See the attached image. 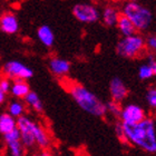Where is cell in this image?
<instances>
[{
	"instance_id": "cell-1",
	"label": "cell",
	"mask_w": 156,
	"mask_h": 156,
	"mask_svg": "<svg viewBox=\"0 0 156 156\" xmlns=\"http://www.w3.org/2000/svg\"><path fill=\"white\" fill-rule=\"evenodd\" d=\"M127 144L146 153H156V122L153 117H145L136 124H123Z\"/></svg>"
},
{
	"instance_id": "cell-2",
	"label": "cell",
	"mask_w": 156,
	"mask_h": 156,
	"mask_svg": "<svg viewBox=\"0 0 156 156\" xmlns=\"http://www.w3.org/2000/svg\"><path fill=\"white\" fill-rule=\"evenodd\" d=\"M69 94L78 107L85 113L95 117H104L106 113V104L97 95L89 90L84 85L74 83L69 86Z\"/></svg>"
},
{
	"instance_id": "cell-3",
	"label": "cell",
	"mask_w": 156,
	"mask_h": 156,
	"mask_svg": "<svg viewBox=\"0 0 156 156\" xmlns=\"http://www.w3.org/2000/svg\"><path fill=\"white\" fill-rule=\"evenodd\" d=\"M122 15L133 23L137 31H146L153 23V12L150 8L135 1H128L122 8Z\"/></svg>"
},
{
	"instance_id": "cell-4",
	"label": "cell",
	"mask_w": 156,
	"mask_h": 156,
	"mask_svg": "<svg viewBox=\"0 0 156 156\" xmlns=\"http://www.w3.org/2000/svg\"><path fill=\"white\" fill-rule=\"evenodd\" d=\"M146 49L145 38L140 35L134 34L132 36L123 37L116 45L117 55L127 59L140 57Z\"/></svg>"
},
{
	"instance_id": "cell-5",
	"label": "cell",
	"mask_w": 156,
	"mask_h": 156,
	"mask_svg": "<svg viewBox=\"0 0 156 156\" xmlns=\"http://www.w3.org/2000/svg\"><path fill=\"white\" fill-rule=\"evenodd\" d=\"M2 73L10 79H30L34 77V69L20 60H8L2 65Z\"/></svg>"
},
{
	"instance_id": "cell-6",
	"label": "cell",
	"mask_w": 156,
	"mask_h": 156,
	"mask_svg": "<svg viewBox=\"0 0 156 156\" xmlns=\"http://www.w3.org/2000/svg\"><path fill=\"white\" fill-rule=\"evenodd\" d=\"M73 15L81 23H95L101 19L97 7L90 3H77L73 8Z\"/></svg>"
},
{
	"instance_id": "cell-7",
	"label": "cell",
	"mask_w": 156,
	"mask_h": 156,
	"mask_svg": "<svg viewBox=\"0 0 156 156\" xmlns=\"http://www.w3.org/2000/svg\"><path fill=\"white\" fill-rule=\"evenodd\" d=\"M145 117H146V113L142 106L130 103V104H127L124 107H122L118 118L123 124L130 125V124L140 123Z\"/></svg>"
},
{
	"instance_id": "cell-8",
	"label": "cell",
	"mask_w": 156,
	"mask_h": 156,
	"mask_svg": "<svg viewBox=\"0 0 156 156\" xmlns=\"http://www.w3.org/2000/svg\"><path fill=\"white\" fill-rule=\"evenodd\" d=\"M33 119L27 115H23L17 118V128L20 132V142L26 148H31L36 145L35 138L33 136V133L30 130V124Z\"/></svg>"
},
{
	"instance_id": "cell-9",
	"label": "cell",
	"mask_w": 156,
	"mask_h": 156,
	"mask_svg": "<svg viewBox=\"0 0 156 156\" xmlns=\"http://www.w3.org/2000/svg\"><path fill=\"white\" fill-rule=\"evenodd\" d=\"M48 69L55 77H65L72 69V64L69 60L62 57H52L48 62Z\"/></svg>"
},
{
	"instance_id": "cell-10",
	"label": "cell",
	"mask_w": 156,
	"mask_h": 156,
	"mask_svg": "<svg viewBox=\"0 0 156 156\" xmlns=\"http://www.w3.org/2000/svg\"><path fill=\"white\" fill-rule=\"evenodd\" d=\"M19 29V20L15 13L3 12L0 16V31L6 35H16Z\"/></svg>"
},
{
	"instance_id": "cell-11",
	"label": "cell",
	"mask_w": 156,
	"mask_h": 156,
	"mask_svg": "<svg viewBox=\"0 0 156 156\" xmlns=\"http://www.w3.org/2000/svg\"><path fill=\"white\" fill-rule=\"evenodd\" d=\"M109 95L112 101L122 103L128 96V88L120 78L114 77L109 83Z\"/></svg>"
},
{
	"instance_id": "cell-12",
	"label": "cell",
	"mask_w": 156,
	"mask_h": 156,
	"mask_svg": "<svg viewBox=\"0 0 156 156\" xmlns=\"http://www.w3.org/2000/svg\"><path fill=\"white\" fill-rule=\"evenodd\" d=\"M30 130L33 133V136L35 138V142H36L37 145L41 150H47L51 140H50V137L47 134V132L44 129V127H41L38 123L33 120L30 124Z\"/></svg>"
},
{
	"instance_id": "cell-13",
	"label": "cell",
	"mask_w": 156,
	"mask_h": 156,
	"mask_svg": "<svg viewBox=\"0 0 156 156\" xmlns=\"http://www.w3.org/2000/svg\"><path fill=\"white\" fill-rule=\"evenodd\" d=\"M37 38L46 48H51L55 44V34L48 25H41L37 29Z\"/></svg>"
},
{
	"instance_id": "cell-14",
	"label": "cell",
	"mask_w": 156,
	"mask_h": 156,
	"mask_svg": "<svg viewBox=\"0 0 156 156\" xmlns=\"http://www.w3.org/2000/svg\"><path fill=\"white\" fill-rule=\"evenodd\" d=\"M30 90H31L30 86L26 80H23V79H13V81L11 83L9 93L11 94V96H13L17 99H23V97Z\"/></svg>"
},
{
	"instance_id": "cell-15",
	"label": "cell",
	"mask_w": 156,
	"mask_h": 156,
	"mask_svg": "<svg viewBox=\"0 0 156 156\" xmlns=\"http://www.w3.org/2000/svg\"><path fill=\"white\" fill-rule=\"evenodd\" d=\"M119 16H120L119 11H118L115 7H112V6L105 7L104 10H103L101 13V21H103V23H104L105 26H107V27L116 26Z\"/></svg>"
},
{
	"instance_id": "cell-16",
	"label": "cell",
	"mask_w": 156,
	"mask_h": 156,
	"mask_svg": "<svg viewBox=\"0 0 156 156\" xmlns=\"http://www.w3.org/2000/svg\"><path fill=\"white\" fill-rule=\"evenodd\" d=\"M116 26L118 28V30H119L120 35L123 37L132 36V35L137 33V30L135 28V26L133 25V23L127 17L124 16V15H120L119 16Z\"/></svg>"
},
{
	"instance_id": "cell-17",
	"label": "cell",
	"mask_w": 156,
	"mask_h": 156,
	"mask_svg": "<svg viewBox=\"0 0 156 156\" xmlns=\"http://www.w3.org/2000/svg\"><path fill=\"white\" fill-rule=\"evenodd\" d=\"M17 127V118L12 117L7 112L0 114V134L5 135V134L9 133L12 129Z\"/></svg>"
},
{
	"instance_id": "cell-18",
	"label": "cell",
	"mask_w": 156,
	"mask_h": 156,
	"mask_svg": "<svg viewBox=\"0 0 156 156\" xmlns=\"http://www.w3.org/2000/svg\"><path fill=\"white\" fill-rule=\"evenodd\" d=\"M23 103L26 104V106L30 107L33 111L37 112V113H41L44 111V104H42L41 99H40V97L38 96L36 91L30 90L23 97Z\"/></svg>"
},
{
	"instance_id": "cell-19",
	"label": "cell",
	"mask_w": 156,
	"mask_h": 156,
	"mask_svg": "<svg viewBox=\"0 0 156 156\" xmlns=\"http://www.w3.org/2000/svg\"><path fill=\"white\" fill-rule=\"evenodd\" d=\"M25 112H26V104L21 99H17V98L10 101L7 107V113L15 118L25 115Z\"/></svg>"
},
{
	"instance_id": "cell-20",
	"label": "cell",
	"mask_w": 156,
	"mask_h": 156,
	"mask_svg": "<svg viewBox=\"0 0 156 156\" xmlns=\"http://www.w3.org/2000/svg\"><path fill=\"white\" fill-rule=\"evenodd\" d=\"M8 151H9L10 156H23L25 155V147L21 144L20 140L16 142H11V143L7 144Z\"/></svg>"
},
{
	"instance_id": "cell-21",
	"label": "cell",
	"mask_w": 156,
	"mask_h": 156,
	"mask_svg": "<svg viewBox=\"0 0 156 156\" xmlns=\"http://www.w3.org/2000/svg\"><path fill=\"white\" fill-rule=\"evenodd\" d=\"M153 76H154L153 70H152V68H151L150 65L147 62L140 65L138 67V78H140V80H148Z\"/></svg>"
},
{
	"instance_id": "cell-22",
	"label": "cell",
	"mask_w": 156,
	"mask_h": 156,
	"mask_svg": "<svg viewBox=\"0 0 156 156\" xmlns=\"http://www.w3.org/2000/svg\"><path fill=\"white\" fill-rule=\"evenodd\" d=\"M145 99L150 108L156 111V87H151L147 89L145 94Z\"/></svg>"
},
{
	"instance_id": "cell-23",
	"label": "cell",
	"mask_w": 156,
	"mask_h": 156,
	"mask_svg": "<svg viewBox=\"0 0 156 156\" xmlns=\"http://www.w3.org/2000/svg\"><path fill=\"white\" fill-rule=\"evenodd\" d=\"M120 111H122V106H120V103H117V101H111L106 103V113L113 115L115 117H118L120 114Z\"/></svg>"
},
{
	"instance_id": "cell-24",
	"label": "cell",
	"mask_w": 156,
	"mask_h": 156,
	"mask_svg": "<svg viewBox=\"0 0 156 156\" xmlns=\"http://www.w3.org/2000/svg\"><path fill=\"white\" fill-rule=\"evenodd\" d=\"M2 137H3V140H5V143L6 144L11 143V142H16V140H20V132L16 127V128L12 129L11 132L2 135Z\"/></svg>"
},
{
	"instance_id": "cell-25",
	"label": "cell",
	"mask_w": 156,
	"mask_h": 156,
	"mask_svg": "<svg viewBox=\"0 0 156 156\" xmlns=\"http://www.w3.org/2000/svg\"><path fill=\"white\" fill-rule=\"evenodd\" d=\"M115 133H116V136L118 137V140H119L122 143H126L125 133H124V127H123V123H122V122L115 124Z\"/></svg>"
},
{
	"instance_id": "cell-26",
	"label": "cell",
	"mask_w": 156,
	"mask_h": 156,
	"mask_svg": "<svg viewBox=\"0 0 156 156\" xmlns=\"http://www.w3.org/2000/svg\"><path fill=\"white\" fill-rule=\"evenodd\" d=\"M10 87H11V79L8 77H1L0 78V89L5 93H9Z\"/></svg>"
},
{
	"instance_id": "cell-27",
	"label": "cell",
	"mask_w": 156,
	"mask_h": 156,
	"mask_svg": "<svg viewBox=\"0 0 156 156\" xmlns=\"http://www.w3.org/2000/svg\"><path fill=\"white\" fill-rule=\"evenodd\" d=\"M145 44H146V47L151 50L156 52V35H151L145 39Z\"/></svg>"
},
{
	"instance_id": "cell-28",
	"label": "cell",
	"mask_w": 156,
	"mask_h": 156,
	"mask_svg": "<svg viewBox=\"0 0 156 156\" xmlns=\"http://www.w3.org/2000/svg\"><path fill=\"white\" fill-rule=\"evenodd\" d=\"M147 64L150 65V67L153 70L154 76H156V57L153 54H148L147 55Z\"/></svg>"
},
{
	"instance_id": "cell-29",
	"label": "cell",
	"mask_w": 156,
	"mask_h": 156,
	"mask_svg": "<svg viewBox=\"0 0 156 156\" xmlns=\"http://www.w3.org/2000/svg\"><path fill=\"white\" fill-rule=\"evenodd\" d=\"M6 99H7V93H5L3 90L0 89V106L5 104Z\"/></svg>"
},
{
	"instance_id": "cell-30",
	"label": "cell",
	"mask_w": 156,
	"mask_h": 156,
	"mask_svg": "<svg viewBox=\"0 0 156 156\" xmlns=\"http://www.w3.org/2000/svg\"><path fill=\"white\" fill-rule=\"evenodd\" d=\"M41 156H52L51 154H49L47 151H42L41 152Z\"/></svg>"
},
{
	"instance_id": "cell-31",
	"label": "cell",
	"mask_w": 156,
	"mask_h": 156,
	"mask_svg": "<svg viewBox=\"0 0 156 156\" xmlns=\"http://www.w3.org/2000/svg\"><path fill=\"white\" fill-rule=\"evenodd\" d=\"M30 156H41V153H34V154H31Z\"/></svg>"
},
{
	"instance_id": "cell-32",
	"label": "cell",
	"mask_w": 156,
	"mask_h": 156,
	"mask_svg": "<svg viewBox=\"0 0 156 156\" xmlns=\"http://www.w3.org/2000/svg\"><path fill=\"white\" fill-rule=\"evenodd\" d=\"M129 1H135V2H138L140 0H129Z\"/></svg>"
}]
</instances>
